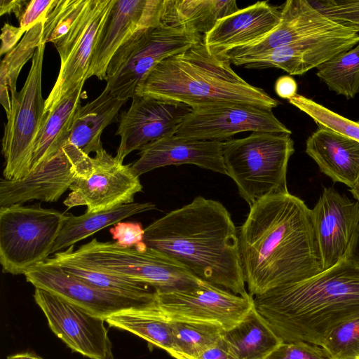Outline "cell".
Returning <instances> with one entry per match:
<instances>
[{"label":"cell","instance_id":"836d02e7","mask_svg":"<svg viewBox=\"0 0 359 359\" xmlns=\"http://www.w3.org/2000/svg\"><path fill=\"white\" fill-rule=\"evenodd\" d=\"M172 353L175 359H196L215 344L224 331L208 324L171 321Z\"/></svg>","mask_w":359,"mask_h":359},{"label":"cell","instance_id":"ee69618b","mask_svg":"<svg viewBox=\"0 0 359 359\" xmlns=\"http://www.w3.org/2000/svg\"><path fill=\"white\" fill-rule=\"evenodd\" d=\"M274 89L278 96L290 100L297 95V83L292 76L283 75L276 81Z\"/></svg>","mask_w":359,"mask_h":359},{"label":"cell","instance_id":"52a82bcc","mask_svg":"<svg viewBox=\"0 0 359 359\" xmlns=\"http://www.w3.org/2000/svg\"><path fill=\"white\" fill-rule=\"evenodd\" d=\"M63 252L86 265L145 283L156 292L189 290L201 281L180 264L143 242L122 247L116 242L94 238L77 250L72 245Z\"/></svg>","mask_w":359,"mask_h":359},{"label":"cell","instance_id":"d6986e66","mask_svg":"<svg viewBox=\"0 0 359 359\" xmlns=\"http://www.w3.org/2000/svg\"><path fill=\"white\" fill-rule=\"evenodd\" d=\"M79 155L64 146L49 161L20 180L1 179L0 206L23 205L34 200L55 202L75 179Z\"/></svg>","mask_w":359,"mask_h":359},{"label":"cell","instance_id":"681fc988","mask_svg":"<svg viewBox=\"0 0 359 359\" xmlns=\"http://www.w3.org/2000/svg\"><path fill=\"white\" fill-rule=\"evenodd\" d=\"M359 359V358H358Z\"/></svg>","mask_w":359,"mask_h":359},{"label":"cell","instance_id":"cb8c5ba5","mask_svg":"<svg viewBox=\"0 0 359 359\" xmlns=\"http://www.w3.org/2000/svg\"><path fill=\"white\" fill-rule=\"evenodd\" d=\"M306 153L334 182L352 188L359 179V142L320 127L306 140Z\"/></svg>","mask_w":359,"mask_h":359},{"label":"cell","instance_id":"6da1fadb","mask_svg":"<svg viewBox=\"0 0 359 359\" xmlns=\"http://www.w3.org/2000/svg\"><path fill=\"white\" fill-rule=\"evenodd\" d=\"M238 244L253 297L323 271L311 210L289 192L269 195L250 207Z\"/></svg>","mask_w":359,"mask_h":359},{"label":"cell","instance_id":"30bf717a","mask_svg":"<svg viewBox=\"0 0 359 359\" xmlns=\"http://www.w3.org/2000/svg\"><path fill=\"white\" fill-rule=\"evenodd\" d=\"M69 189L63 202L67 210L86 206V212H96L133 203L142 185L131 165L123 164L103 149L81 161Z\"/></svg>","mask_w":359,"mask_h":359},{"label":"cell","instance_id":"b9f144b4","mask_svg":"<svg viewBox=\"0 0 359 359\" xmlns=\"http://www.w3.org/2000/svg\"><path fill=\"white\" fill-rule=\"evenodd\" d=\"M25 32L20 27H16L5 23L1 29V55L6 54L11 50L22 39Z\"/></svg>","mask_w":359,"mask_h":359},{"label":"cell","instance_id":"c3c4849f","mask_svg":"<svg viewBox=\"0 0 359 359\" xmlns=\"http://www.w3.org/2000/svg\"><path fill=\"white\" fill-rule=\"evenodd\" d=\"M350 191L352 194L354 198L359 202V179L356 184L350 189Z\"/></svg>","mask_w":359,"mask_h":359},{"label":"cell","instance_id":"ac0fdd59","mask_svg":"<svg viewBox=\"0 0 359 359\" xmlns=\"http://www.w3.org/2000/svg\"><path fill=\"white\" fill-rule=\"evenodd\" d=\"M280 20L263 38L219 55L230 62L258 55L292 43L346 27L334 21L306 0H288L280 6Z\"/></svg>","mask_w":359,"mask_h":359},{"label":"cell","instance_id":"7dc6e473","mask_svg":"<svg viewBox=\"0 0 359 359\" xmlns=\"http://www.w3.org/2000/svg\"><path fill=\"white\" fill-rule=\"evenodd\" d=\"M350 259L359 263V231L355 242L351 250Z\"/></svg>","mask_w":359,"mask_h":359},{"label":"cell","instance_id":"5b68a950","mask_svg":"<svg viewBox=\"0 0 359 359\" xmlns=\"http://www.w3.org/2000/svg\"><path fill=\"white\" fill-rule=\"evenodd\" d=\"M294 152V141L285 133L252 132L222 144L226 175L250 207L269 195L289 192L287 170Z\"/></svg>","mask_w":359,"mask_h":359},{"label":"cell","instance_id":"484cf974","mask_svg":"<svg viewBox=\"0 0 359 359\" xmlns=\"http://www.w3.org/2000/svg\"><path fill=\"white\" fill-rule=\"evenodd\" d=\"M46 261L60 266L70 275L106 292L144 304L155 302L156 290L149 285L86 265L63 251L55 253Z\"/></svg>","mask_w":359,"mask_h":359},{"label":"cell","instance_id":"1f68e13d","mask_svg":"<svg viewBox=\"0 0 359 359\" xmlns=\"http://www.w3.org/2000/svg\"><path fill=\"white\" fill-rule=\"evenodd\" d=\"M43 22L27 31L20 41L1 60L0 67V101L6 115L11 107V97L18 91V76L27 62L32 58L38 46L42 43Z\"/></svg>","mask_w":359,"mask_h":359},{"label":"cell","instance_id":"f546056e","mask_svg":"<svg viewBox=\"0 0 359 359\" xmlns=\"http://www.w3.org/2000/svg\"><path fill=\"white\" fill-rule=\"evenodd\" d=\"M111 327L131 332L148 343L172 353L171 321L158 309L155 302L146 305L133 306L105 319Z\"/></svg>","mask_w":359,"mask_h":359},{"label":"cell","instance_id":"8fae6325","mask_svg":"<svg viewBox=\"0 0 359 359\" xmlns=\"http://www.w3.org/2000/svg\"><path fill=\"white\" fill-rule=\"evenodd\" d=\"M116 0H88L69 32L54 46L60 58L56 81L45 100L50 111L65 96L88 79L95 50Z\"/></svg>","mask_w":359,"mask_h":359},{"label":"cell","instance_id":"ffe728a7","mask_svg":"<svg viewBox=\"0 0 359 359\" xmlns=\"http://www.w3.org/2000/svg\"><path fill=\"white\" fill-rule=\"evenodd\" d=\"M25 276L34 287L57 294L104 320L122 310L149 304L100 290L47 261L30 269Z\"/></svg>","mask_w":359,"mask_h":359},{"label":"cell","instance_id":"bcb514c9","mask_svg":"<svg viewBox=\"0 0 359 359\" xmlns=\"http://www.w3.org/2000/svg\"><path fill=\"white\" fill-rule=\"evenodd\" d=\"M7 359H43L32 353H20L8 356Z\"/></svg>","mask_w":359,"mask_h":359},{"label":"cell","instance_id":"7c38bea8","mask_svg":"<svg viewBox=\"0 0 359 359\" xmlns=\"http://www.w3.org/2000/svg\"><path fill=\"white\" fill-rule=\"evenodd\" d=\"M155 304L170 321L208 324L227 331L245 318L254 300L201 280L189 290L156 292Z\"/></svg>","mask_w":359,"mask_h":359},{"label":"cell","instance_id":"3957f363","mask_svg":"<svg viewBox=\"0 0 359 359\" xmlns=\"http://www.w3.org/2000/svg\"><path fill=\"white\" fill-rule=\"evenodd\" d=\"M253 300L256 310L283 342L320 346L335 327L359 316V263L344 260Z\"/></svg>","mask_w":359,"mask_h":359},{"label":"cell","instance_id":"7bdbcfd3","mask_svg":"<svg viewBox=\"0 0 359 359\" xmlns=\"http://www.w3.org/2000/svg\"><path fill=\"white\" fill-rule=\"evenodd\" d=\"M196 359H238L222 337L213 345L203 351Z\"/></svg>","mask_w":359,"mask_h":359},{"label":"cell","instance_id":"277c9868","mask_svg":"<svg viewBox=\"0 0 359 359\" xmlns=\"http://www.w3.org/2000/svg\"><path fill=\"white\" fill-rule=\"evenodd\" d=\"M135 95L182 102L192 109L236 102L272 109L280 104L237 74L230 62L210 51L203 39L157 64Z\"/></svg>","mask_w":359,"mask_h":359},{"label":"cell","instance_id":"83f0119b","mask_svg":"<svg viewBox=\"0 0 359 359\" xmlns=\"http://www.w3.org/2000/svg\"><path fill=\"white\" fill-rule=\"evenodd\" d=\"M238 10L236 0H163L161 22L204 36Z\"/></svg>","mask_w":359,"mask_h":359},{"label":"cell","instance_id":"4316f807","mask_svg":"<svg viewBox=\"0 0 359 359\" xmlns=\"http://www.w3.org/2000/svg\"><path fill=\"white\" fill-rule=\"evenodd\" d=\"M84 85L78 86L46 113L44 122L34 142L30 172L53 157L67 143L74 116L81 105Z\"/></svg>","mask_w":359,"mask_h":359},{"label":"cell","instance_id":"7402d4cb","mask_svg":"<svg viewBox=\"0 0 359 359\" xmlns=\"http://www.w3.org/2000/svg\"><path fill=\"white\" fill-rule=\"evenodd\" d=\"M280 13V6L258 1L220 19L203 36V42L216 55L255 42L276 27Z\"/></svg>","mask_w":359,"mask_h":359},{"label":"cell","instance_id":"f35d334b","mask_svg":"<svg viewBox=\"0 0 359 359\" xmlns=\"http://www.w3.org/2000/svg\"><path fill=\"white\" fill-rule=\"evenodd\" d=\"M265 359H328L320 346L305 342H281Z\"/></svg>","mask_w":359,"mask_h":359},{"label":"cell","instance_id":"2e32d148","mask_svg":"<svg viewBox=\"0 0 359 359\" xmlns=\"http://www.w3.org/2000/svg\"><path fill=\"white\" fill-rule=\"evenodd\" d=\"M311 215L323 271L350 259L359 231V202L324 188Z\"/></svg>","mask_w":359,"mask_h":359},{"label":"cell","instance_id":"603a6c76","mask_svg":"<svg viewBox=\"0 0 359 359\" xmlns=\"http://www.w3.org/2000/svg\"><path fill=\"white\" fill-rule=\"evenodd\" d=\"M163 0H116L97 43L87 79L106 80L111 60L142 23L161 10Z\"/></svg>","mask_w":359,"mask_h":359},{"label":"cell","instance_id":"74e56055","mask_svg":"<svg viewBox=\"0 0 359 359\" xmlns=\"http://www.w3.org/2000/svg\"><path fill=\"white\" fill-rule=\"evenodd\" d=\"M314 3L315 7L334 21L359 34V0H324Z\"/></svg>","mask_w":359,"mask_h":359},{"label":"cell","instance_id":"e0dca14e","mask_svg":"<svg viewBox=\"0 0 359 359\" xmlns=\"http://www.w3.org/2000/svg\"><path fill=\"white\" fill-rule=\"evenodd\" d=\"M359 43V34L344 30L303 39L266 53L231 62L248 69H281L290 75H302L317 68Z\"/></svg>","mask_w":359,"mask_h":359},{"label":"cell","instance_id":"8d00e7d4","mask_svg":"<svg viewBox=\"0 0 359 359\" xmlns=\"http://www.w3.org/2000/svg\"><path fill=\"white\" fill-rule=\"evenodd\" d=\"M320 346L328 359H358L359 316L335 327Z\"/></svg>","mask_w":359,"mask_h":359},{"label":"cell","instance_id":"60d3db41","mask_svg":"<svg viewBox=\"0 0 359 359\" xmlns=\"http://www.w3.org/2000/svg\"><path fill=\"white\" fill-rule=\"evenodd\" d=\"M57 0H31L18 20L20 27L25 32L40 22H44Z\"/></svg>","mask_w":359,"mask_h":359},{"label":"cell","instance_id":"d6a6232c","mask_svg":"<svg viewBox=\"0 0 359 359\" xmlns=\"http://www.w3.org/2000/svg\"><path fill=\"white\" fill-rule=\"evenodd\" d=\"M316 75L330 90L353 98L359 93V43L318 67Z\"/></svg>","mask_w":359,"mask_h":359},{"label":"cell","instance_id":"d590c367","mask_svg":"<svg viewBox=\"0 0 359 359\" xmlns=\"http://www.w3.org/2000/svg\"><path fill=\"white\" fill-rule=\"evenodd\" d=\"M88 0H57L43 22L41 42L55 45L72 28Z\"/></svg>","mask_w":359,"mask_h":359},{"label":"cell","instance_id":"ba28073f","mask_svg":"<svg viewBox=\"0 0 359 359\" xmlns=\"http://www.w3.org/2000/svg\"><path fill=\"white\" fill-rule=\"evenodd\" d=\"M67 215L39 205L0 208V263L3 271L25 275L49 258Z\"/></svg>","mask_w":359,"mask_h":359},{"label":"cell","instance_id":"4dcf8cb0","mask_svg":"<svg viewBox=\"0 0 359 359\" xmlns=\"http://www.w3.org/2000/svg\"><path fill=\"white\" fill-rule=\"evenodd\" d=\"M223 339L238 359H265L283 341L254 307Z\"/></svg>","mask_w":359,"mask_h":359},{"label":"cell","instance_id":"9a60e30c","mask_svg":"<svg viewBox=\"0 0 359 359\" xmlns=\"http://www.w3.org/2000/svg\"><path fill=\"white\" fill-rule=\"evenodd\" d=\"M191 110L182 102L135 95L129 109L119 116L116 134L121 141L116 158L123 162L132 151L175 135Z\"/></svg>","mask_w":359,"mask_h":359},{"label":"cell","instance_id":"4fadbf2b","mask_svg":"<svg viewBox=\"0 0 359 359\" xmlns=\"http://www.w3.org/2000/svg\"><path fill=\"white\" fill-rule=\"evenodd\" d=\"M247 131L292 134L272 109L226 102L192 109L175 135L184 139L223 142Z\"/></svg>","mask_w":359,"mask_h":359},{"label":"cell","instance_id":"f6af8a7d","mask_svg":"<svg viewBox=\"0 0 359 359\" xmlns=\"http://www.w3.org/2000/svg\"><path fill=\"white\" fill-rule=\"evenodd\" d=\"M29 1L27 0H1L0 15L13 13L19 20Z\"/></svg>","mask_w":359,"mask_h":359},{"label":"cell","instance_id":"44dd1931","mask_svg":"<svg viewBox=\"0 0 359 359\" xmlns=\"http://www.w3.org/2000/svg\"><path fill=\"white\" fill-rule=\"evenodd\" d=\"M223 142L184 139L172 135L141 149L140 158L131 168L138 177L158 168L182 164H194L226 175Z\"/></svg>","mask_w":359,"mask_h":359},{"label":"cell","instance_id":"5bb4252c","mask_svg":"<svg viewBox=\"0 0 359 359\" xmlns=\"http://www.w3.org/2000/svg\"><path fill=\"white\" fill-rule=\"evenodd\" d=\"M34 298L53 332L72 351L90 359H113L105 320L45 290Z\"/></svg>","mask_w":359,"mask_h":359},{"label":"cell","instance_id":"e575fe53","mask_svg":"<svg viewBox=\"0 0 359 359\" xmlns=\"http://www.w3.org/2000/svg\"><path fill=\"white\" fill-rule=\"evenodd\" d=\"M288 101L307 114L320 127L330 129L359 142V121L348 119L304 95L297 94Z\"/></svg>","mask_w":359,"mask_h":359},{"label":"cell","instance_id":"f1b7e54d","mask_svg":"<svg viewBox=\"0 0 359 359\" xmlns=\"http://www.w3.org/2000/svg\"><path fill=\"white\" fill-rule=\"evenodd\" d=\"M155 208L152 203H133L109 210L86 212L79 216L67 214L50 255L64 251L76 243L126 218Z\"/></svg>","mask_w":359,"mask_h":359},{"label":"cell","instance_id":"8992f818","mask_svg":"<svg viewBox=\"0 0 359 359\" xmlns=\"http://www.w3.org/2000/svg\"><path fill=\"white\" fill-rule=\"evenodd\" d=\"M151 15L130 36L110 61L106 87L127 102L150 71L164 59L189 48L202 35L184 27H171Z\"/></svg>","mask_w":359,"mask_h":359},{"label":"cell","instance_id":"9c48e42d","mask_svg":"<svg viewBox=\"0 0 359 359\" xmlns=\"http://www.w3.org/2000/svg\"><path fill=\"white\" fill-rule=\"evenodd\" d=\"M46 43L37 48L25 84L11 97L2 138L6 180H20L30 172L34 142L46 118L41 76Z\"/></svg>","mask_w":359,"mask_h":359},{"label":"cell","instance_id":"ab89813d","mask_svg":"<svg viewBox=\"0 0 359 359\" xmlns=\"http://www.w3.org/2000/svg\"><path fill=\"white\" fill-rule=\"evenodd\" d=\"M144 229L140 222H120L109 229L112 238L122 247H132L143 242Z\"/></svg>","mask_w":359,"mask_h":359},{"label":"cell","instance_id":"7a4b0ae2","mask_svg":"<svg viewBox=\"0 0 359 359\" xmlns=\"http://www.w3.org/2000/svg\"><path fill=\"white\" fill-rule=\"evenodd\" d=\"M143 243L202 281L242 297L245 288L238 233L219 201L196 197L144 228Z\"/></svg>","mask_w":359,"mask_h":359},{"label":"cell","instance_id":"d4e9b609","mask_svg":"<svg viewBox=\"0 0 359 359\" xmlns=\"http://www.w3.org/2000/svg\"><path fill=\"white\" fill-rule=\"evenodd\" d=\"M126 102L104 88L97 97L78 108L67 144L86 156L102 150V132L118 121V112Z\"/></svg>","mask_w":359,"mask_h":359}]
</instances>
